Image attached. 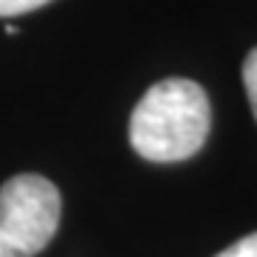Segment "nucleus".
I'll return each instance as SVG.
<instances>
[{"instance_id": "1", "label": "nucleus", "mask_w": 257, "mask_h": 257, "mask_svg": "<svg viewBox=\"0 0 257 257\" xmlns=\"http://www.w3.org/2000/svg\"><path fill=\"white\" fill-rule=\"evenodd\" d=\"M211 128V106L203 86L169 77L149 89L132 111L128 140L152 163H177L200 152Z\"/></svg>"}, {"instance_id": "2", "label": "nucleus", "mask_w": 257, "mask_h": 257, "mask_svg": "<svg viewBox=\"0 0 257 257\" xmlns=\"http://www.w3.org/2000/svg\"><path fill=\"white\" fill-rule=\"evenodd\" d=\"M60 226V192L43 175H15L0 186V257H35Z\"/></svg>"}, {"instance_id": "3", "label": "nucleus", "mask_w": 257, "mask_h": 257, "mask_svg": "<svg viewBox=\"0 0 257 257\" xmlns=\"http://www.w3.org/2000/svg\"><path fill=\"white\" fill-rule=\"evenodd\" d=\"M243 83H246V94H248V103H251V111H254V120H257V49H251L243 63Z\"/></svg>"}, {"instance_id": "4", "label": "nucleus", "mask_w": 257, "mask_h": 257, "mask_svg": "<svg viewBox=\"0 0 257 257\" xmlns=\"http://www.w3.org/2000/svg\"><path fill=\"white\" fill-rule=\"evenodd\" d=\"M46 3H52V0H0V18H18V15L35 12Z\"/></svg>"}, {"instance_id": "5", "label": "nucleus", "mask_w": 257, "mask_h": 257, "mask_svg": "<svg viewBox=\"0 0 257 257\" xmlns=\"http://www.w3.org/2000/svg\"><path fill=\"white\" fill-rule=\"evenodd\" d=\"M214 257H257V231L240 237L237 243H231L229 248H223L220 254H214Z\"/></svg>"}, {"instance_id": "6", "label": "nucleus", "mask_w": 257, "mask_h": 257, "mask_svg": "<svg viewBox=\"0 0 257 257\" xmlns=\"http://www.w3.org/2000/svg\"><path fill=\"white\" fill-rule=\"evenodd\" d=\"M3 32H6V35H18L20 29H18V26H12V23H6V26H3Z\"/></svg>"}]
</instances>
